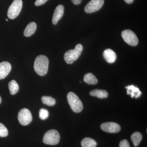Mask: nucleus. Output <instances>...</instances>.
Instances as JSON below:
<instances>
[{
	"label": "nucleus",
	"instance_id": "nucleus-6",
	"mask_svg": "<svg viewBox=\"0 0 147 147\" xmlns=\"http://www.w3.org/2000/svg\"><path fill=\"white\" fill-rule=\"evenodd\" d=\"M121 36L125 42L128 45L135 46L138 44L139 40L137 35L131 30H124L122 32Z\"/></svg>",
	"mask_w": 147,
	"mask_h": 147
},
{
	"label": "nucleus",
	"instance_id": "nucleus-19",
	"mask_svg": "<svg viewBox=\"0 0 147 147\" xmlns=\"http://www.w3.org/2000/svg\"><path fill=\"white\" fill-rule=\"evenodd\" d=\"M8 88L11 94H16L19 91V87L18 84L15 80H11L8 84Z\"/></svg>",
	"mask_w": 147,
	"mask_h": 147
},
{
	"label": "nucleus",
	"instance_id": "nucleus-21",
	"mask_svg": "<svg viewBox=\"0 0 147 147\" xmlns=\"http://www.w3.org/2000/svg\"><path fill=\"white\" fill-rule=\"evenodd\" d=\"M49 113L46 109L41 108L40 110L39 115L40 118L42 120H45L49 117Z\"/></svg>",
	"mask_w": 147,
	"mask_h": 147
},
{
	"label": "nucleus",
	"instance_id": "nucleus-17",
	"mask_svg": "<svg viewBox=\"0 0 147 147\" xmlns=\"http://www.w3.org/2000/svg\"><path fill=\"white\" fill-rule=\"evenodd\" d=\"M142 134L138 131H136L131 134V141L133 142L134 146L137 147L139 146L140 142L142 141Z\"/></svg>",
	"mask_w": 147,
	"mask_h": 147
},
{
	"label": "nucleus",
	"instance_id": "nucleus-12",
	"mask_svg": "<svg viewBox=\"0 0 147 147\" xmlns=\"http://www.w3.org/2000/svg\"><path fill=\"white\" fill-rule=\"evenodd\" d=\"M103 56L105 60L108 63H113L117 59V55L115 53L110 49L105 50L103 52Z\"/></svg>",
	"mask_w": 147,
	"mask_h": 147
},
{
	"label": "nucleus",
	"instance_id": "nucleus-3",
	"mask_svg": "<svg viewBox=\"0 0 147 147\" xmlns=\"http://www.w3.org/2000/svg\"><path fill=\"white\" fill-rule=\"evenodd\" d=\"M67 99L69 104L74 112L79 113L83 109L82 102L78 96L74 93L69 92L67 95Z\"/></svg>",
	"mask_w": 147,
	"mask_h": 147
},
{
	"label": "nucleus",
	"instance_id": "nucleus-16",
	"mask_svg": "<svg viewBox=\"0 0 147 147\" xmlns=\"http://www.w3.org/2000/svg\"><path fill=\"white\" fill-rule=\"evenodd\" d=\"M84 82L89 85H96L98 83L97 78L91 73L86 74L84 76Z\"/></svg>",
	"mask_w": 147,
	"mask_h": 147
},
{
	"label": "nucleus",
	"instance_id": "nucleus-15",
	"mask_svg": "<svg viewBox=\"0 0 147 147\" xmlns=\"http://www.w3.org/2000/svg\"><path fill=\"white\" fill-rule=\"evenodd\" d=\"M90 94L92 96H96L98 98H106L108 96V92L105 90L96 89L90 92Z\"/></svg>",
	"mask_w": 147,
	"mask_h": 147
},
{
	"label": "nucleus",
	"instance_id": "nucleus-18",
	"mask_svg": "<svg viewBox=\"0 0 147 147\" xmlns=\"http://www.w3.org/2000/svg\"><path fill=\"white\" fill-rule=\"evenodd\" d=\"M81 145L82 147H96L97 143L94 139L86 137L82 140Z\"/></svg>",
	"mask_w": 147,
	"mask_h": 147
},
{
	"label": "nucleus",
	"instance_id": "nucleus-25",
	"mask_svg": "<svg viewBox=\"0 0 147 147\" xmlns=\"http://www.w3.org/2000/svg\"><path fill=\"white\" fill-rule=\"evenodd\" d=\"M82 0H71V1L74 4L78 5L82 3Z\"/></svg>",
	"mask_w": 147,
	"mask_h": 147
},
{
	"label": "nucleus",
	"instance_id": "nucleus-7",
	"mask_svg": "<svg viewBox=\"0 0 147 147\" xmlns=\"http://www.w3.org/2000/svg\"><path fill=\"white\" fill-rule=\"evenodd\" d=\"M18 119L19 123L23 125H28L31 122L32 120V114L30 110L27 108L21 109L18 116Z\"/></svg>",
	"mask_w": 147,
	"mask_h": 147
},
{
	"label": "nucleus",
	"instance_id": "nucleus-14",
	"mask_svg": "<svg viewBox=\"0 0 147 147\" xmlns=\"http://www.w3.org/2000/svg\"><path fill=\"white\" fill-rule=\"evenodd\" d=\"M37 25L35 22H32L28 24L24 32V35L25 36H31L36 31Z\"/></svg>",
	"mask_w": 147,
	"mask_h": 147
},
{
	"label": "nucleus",
	"instance_id": "nucleus-1",
	"mask_svg": "<svg viewBox=\"0 0 147 147\" xmlns=\"http://www.w3.org/2000/svg\"><path fill=\"white\" fill-rule=\"evenodd\" d=\"M49 63V60L46 56L39 55L35 60L34 66L35 71L40 76H45L48 71Z\"/></svg>",
	"mask_w": 147,
	"mask_h": 147
},
{
	"label": "nucleus",
	"instance_id": "nucleus-26",
	"mask_svg": "<svg viewBox=\"0 0 147 147\" xmlns=\"http://www.w3.org/2000/svg\"><path fill=\"white\" fill-rule=\"evenodd\" d=\"M125 3L127 4H131L133 3L134 0H124Z\"/></svg>",
	"mask_w": 147,
	"mask_h": 147
},
{
	"label": "nucleus",
	"instance_id": "nucleus-10",
	"mask_svg": "<svg viewBox=\"0 0 147 147\" xmlns=\"http://www.w3.org/2000/svg\"><path fill=\"white\" fill-rule=\"evenodd\" d=\"M11 65L7 61H3L0 63V80L5 78L10 72Z\"/></svg>",
	"mask_w": 147,
	"mask_h": 147
},
{
	"label": "nucleus",
	"instance_id": "nucleus-27",
	"mask_svg": "<svg viewBox=\"0 0 147 147\" xmlns=\"http://www.w3.org/2000/svg\"><path fill=\"white\" fill-rule=\"evenodd\" d=\"M1 96H0V104H1Z\"/></svg>",
	"mask_w": 147,
	"mask_h": 147
},
{
	"label": "nucleus",
	"instance_id": "nucleus-9",
	"mask_svg": "<svg viewBox=\"0 0 147 147\" xmlns=\"http://www.w3.org/2000/svg\"><path fill=\"white\" fill-rule=\"evenodd\" d=\"M100 128L103 131L108 133H117L121 130V127L118 124L112 122L102 123Z\"/></svg>",
	"mask_w": 147,
	"mask_h": 147
},
{
	"label": "nucleus",
	"instance_id": "nucleus-23",
	"mask_svg": "<svg viewBox=\"0 0 147 147\" xmlns=\"http://www.w3.org/2000/svg\"><path fill=\"white\" fill-rule=\"evenodd\" d=\"M119 147H130L129 142L126 139L122 140L119 145Z\"/></svg>",
	"mask_w": 147,
	"mask_h": 147
},
{
	"label": "nucleus",
	"instance_id": "nucleus-2",
	"mask_svg": "<svg viewBox=\"0 0 147 147\" xmlns=\"http://www.w3.org/2000/svg\"><path fill=\"white\" fill-rule=\"evenodd\" d=\"M83 50V45L78 44L73 50H68L65 54L64 59L67 64L73 63L80 57Z\"/></svg>",
	"mask_w": 147,
	"mask_h": 147
},
{
	"label": "nucleus",
	"instance_id": "nucleus-5",
	"mask_svg": "<svg viewBox=\"0 0 147 147\" xmlns=\"http://www.w3.org/2000/svg\"><path fill=\"white\" fill-rule=\"evenodd\" d=\"M23 7L22 0H14L7 11V16L11 19L16 18L20 14Z\"/></svg>",
	"mask_w": 147,
	"mask_h": 147
},
{
	"label": "nucleus",
	"instance_id": "nucleus-28",
	"mask_svg": "<svg viewBox=\"0 0 147 147\" xmlns=\"http://www.w3.org/2000/svg\"><path fill=\"white\" fill-rule=\"evenodd\" d=\"M5 20H6V21H8V20L7 19H6Z\"/></svg>",
	"mask_w": 147,
	"mask_h": 147
},
{
	"label": "nucleus",
	"instance_id": "nucleus-4",
	"mask_svg": "<svg viewBox=\"0 0 147 147\" xmlns=\"http://www.w3.org/2000/svg\"><path fill=\"white\" fill-rule=\"evenodd\" d=\"M60 140L59 133L55 129H51L45 133L43 138V142L47 145L58 144Z\"/></svg>",
	"mask_w": 147,
	"mask_h": 147
},
{
	"label": "nucleus",
	"instance_id": "nucleus-13",
	"mask_svg": "<svg viewBox=\"0 0 147 147\" xmlns=\"http://www.w3.org/2000/svg\"><path fill=\"white\" fill-rule=\"evenodd\" d=\"M127 89V94L130 95L131 98L135 97L137 98L140 97L142 94V92L140 91V90L137 87L134 86L133 85L128 86L125 87Z\"/></svg>",
	"mask_w": 147,
	"mask_h": 147
},
{
	"label": "nucleus",
	"instance_id": "nucleus-22",
	"mask_svg": "<svg viewBox=\"0 0 147 147\" xmlns=\"http://www.w3.org/2000/svg\"><path fill=\"white\" fill-rule=\"evenodd\" d=\"M8 134V131L7 128L2 123H0V137H6Z\"/></svg>",
	"mask_w": 147,
	"mask_h": 147
},
{
	"label": "nucleus",
	"instance_id": "nucleus-20",
	"mask_svg": "<svg viewBox=\"0 0 147 147\" xmlns=\"http://www.w3.org/2000/svg\"><path fill=\"white\" fill-rule=\"evenodd\" d=\"M41 100L43 104L48 106H53L56 103V100L51 96H43L41 98Z\"/></svg>",
	"mask_w": 147,
	"mask_h": 147
},
{
	"label": "nucleus",
	"instance_id": "nucleus-8",
	"mask_svg": "<svg viewBox=\"0 0 147 147\" xmlns=\"http://www.w3.org/2000/svg\"><path fill=\"white\" fill-rule=\"evenodd\" d=\"M104 3V0H91L85 6L84 10L87 13L96 12L102 7Z\"/></svg>",
	"mask_w": 147,
	"mask_h": 147
},
{
	"label": "nucleus",
	"instance_id": "nucleus-24",
	"mask_svg": "<svg viewBox=\"0 0 147 147\" xmlns=\"http://www.w3.org/2000/svg\"><path fill=\"white\" fill-rule=\"evenodd\" d=\"M48 0H36L35 2V5L39 6L45 4Z\"/></svg>",
	"mask_w": 147,
	"mask_h": 147
},
{
	"label": "nucleus",
	"instance_id": "nucleus-11",
	"mask_svg": "<svg viewBox=\"0 0 147 147\" xmlns=\"http://www.w3.org/2000/svg\"><path fill=\"white\" fill-rule=\"evenodd\" d=\"M64 13V7L62 5H59L55 9L54 14H53V24L56 25L63 16Z\"/></svg>",
	"mask_w": 147,
	"mask_h": 147
}]
</instances>
